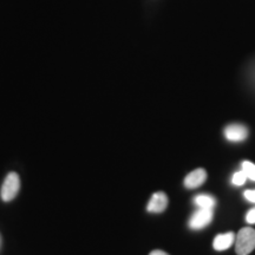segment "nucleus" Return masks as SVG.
<instances>
[{"label": "nucleus", "mask_w": 255, "mask_h": 255, "mask_svg": "<svg viewBox=\"0 0 255 255\" xmlns=\"http://www.w3.org/2000/svg\"><path fill=\"white\" fill-rule=\"evenodd\" d=\"M255 250V229L242 228L235 237V252L238 255H248Z\"/></svg>", "instance_id": "1"}, {"label": "nucleus", "mask_w": 255, "mask_h": 255, "mask_svg": "<svg viewBox=\"0 0 255 255\" xmlns=\"http://www.w3.org/2000/svg\"><path fill=\"white\" fill-rule=\"evenodd\" d=\"M19 189H20V178H19V175L14 173V171H11L5 177L4 183H2L1 193H0L2 201L8 202V201L13 200L19 193Z\"/></svg>", "instance_id": "2"}, {"label": "nucleus", "mask_w": 255, "mask_h": 255, "mask_svg": "<svg viewBox=\"0 0 255 255\" xmlns=\"http://www.w3.org/2000/svg\"><path fill=\"white\" fill-rule=\"evenodd\" d=\"M213 218H214V209L199 208L191 215L189 227L194 231H199V229L207 227L213 221Z\"/></svg>", "instance_id": "3"}, {"label": "nucleus", "mask_w": 255, "mask_h": 255, "mask_svg": "<svg viewBox=\"0 0 255 255\" xmlns=\"http://www.w3.org/2000/svg\"><path fill=\"white\" fill-rule=\"evenodd\" d=\"M225 136L231 142H242L247 138L248 129L242 124H231L226 127Z\"/></svg>", "instance_id": "4"}, {"label": "nucleus", "mask_w": 255, "mask_h": 255, "mask_svg": "<svg viewBox=\"0 0 255 255\" xmlns=\"http://www.w3.org/2000/svg\"><path fill=\"white\" fill-rule=\"evenodd\" d=\"M168 196L163 191H156L149 201L146 210L149 213H162L167 209L168 207Z\"/></svg>", "instance_id": "5"}, {"label": "nucleus", "mask_w": 255, "mask_h": 255, "mask_svg": "<svg viewBox=\"0 0 255 255\" xmlns=\"http://www.w3.org/2000/svg\"><path fill=\"white\" fill-rule=\"evenodd\" d=\"M207 180V171L205 169L199 168L193 170L189 173L184 178V187L188 188V189H195V188H199L202 186L203 183L206 182Z\"/></svg>", "instance_id": "6"}, {"label": "nucleus", "mask_w": 255, "mask_h": 255, "mask_svg": "<svg viewBox=\"0 0 255 255\" xmlns=\"http://www.w3.org/2000/svg\"><path fill=\"white\" fill-rule=\"evenodd\" d=\"M235 237H237V235L233 232L216 235L214 241H213V247H214V250L218 252H223L228 250V248L235 242Z\"/></svg>", "instance_id": "7"}, {"label": "nucleus", "mask_w": 255, "mask_h": 255, "mask_svg": "<svg viewBox=\"0 0 255 255\" xmlns=\"http://www.w3.org/2000/svg\"><path fill=\"white\" fill-rule=\"evenodd\" d=\"M194 203L199 208L214 209L216 206V200L214 196L209 195V194H200V195H196L194 197Z\"/></svg>", "instance_id": "8"}, {"label": "nucleus", "mask_w": 255, "mask_h": 255, "mask_svg": "<svg viewBox=\"0 0 255 255\" xmlns=\"http://www.w3.org/2000/svg\"><path fill=\"white\" fill-rule=\"evenodd\" d=\"M242 171L246 174L247 178H250L252 181H255V164L252 163L250 161L242 162Z\"/></svg>", "instance_id": "9"}, {"label": "nucleus", "mask_w": 255, "mask_h": 255, "mask_svg": "<svg viewBox=\"0 0 255 255\" xmlns=\"http://www.w3.org/2000/svg\"><path fill=\"white\" fill-rule=\"evenodd\" d=\"M246 180H247L246 174H245L242 170H240V171H237V173L233 175L232 183L234 184V186H242V184H245V182H246Z\"/></svg>", "instance_id": "10"}, {"label": "nucleus", "mask_w": 255, "mask_h": 255, "mask_svg": "<svg viewBox=\"0 0 255 255\" xmlns=\"http://www.w3.org/2000/svg\"><path fill=\"white\" fill-rule=\"evenodd\" d=\"M246 221L250 223V225H254L255 223V208H252L250 212L247 213Z\"/></svg>", "instance_id": "11"}, {"label": "nucleus", "mask_w": 255, "mask_h": 255, "mask_svg": "<svg viewBox=\"0 0 255 255\" xmlns=\"http://www.w3.org/2000/svg\"><path fill=\"white\" fill-rule=\"evenodd\" d=\"M244 195L250 202L255 203V190H246L244 193Z\"/></svg>", "instance_id": "12"}, {"label": "nucleus", "mask_w": 255, "mask_h": 255, "mask_svg": "<svg viewBox=\"0 0 255 255\" xmlns=\"http://www.w3.org/2000/svg\"><path fill=\"white\" fill-rule=\"evenodd\" d=\"M149 255H169V254L165 253V252H163V251H161V250H155V251H152Z\"/></svg>", "instance_id": "13"}, {"label": "nucleus", "mask_w": 255, "mask_h": 255, "mask_svg": "<svg viewBox=\"0 0 255 255\" xmlns=\"http://www.w3.org/2000/svg\"><path fill=\"white\" fill-rule=\"evenodd\" d=\"M0 245H1V238H0Z\"/></svg>", "instance_id": "14"}]
</instances>
